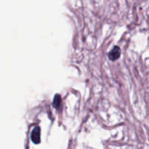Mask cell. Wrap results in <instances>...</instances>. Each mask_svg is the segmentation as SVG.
Masks as SVG:
<instances>
[{"label": "cell", "mask_w": 149, "mask_h": 149, "mask_svg": "<svg viewBox=\"0 0 149 149\" xmlns=\"http://www.w3.org/2000/svg\"><path fill=\"white\" fill-rule=\"evenodd\" d=\"M61 96H60L59 95H56L55 99H54V102H53L54 106H55L56 108H58L60 107V105H61Z\"/></svg>", "instance_id": "obj_3"}, {"label": "cell", "mask_w": 149, "mask_h": 149, "mask_svg": "<svg viewBox=\"0 0 149 149\" xmlns=\"http://www.w3.org/2000/svg\"><path fill=\"white\" fill-rule=\"evenodd\" d=\"M120 55H121L120 48H119L118 46H116L111 50V51L110 53H109V56L111 60H112V61H115V60L118 59V58H119Z\"/></svg>", "instance_id": "obj_1"}, {"label": "cell", "mask_w": 149, "mask_h": 149, "mask_svg": "<svg viewBox=\"0 0 149 149\" xmlns=\"http://www.w3.org/2000/svg\"><path fill=\"white\" fill-rule=\"evenodd\" d=\"M31 139L33 143L36 144L40 142V128L39 127H36L32 131Z\"/></svg>", "instance_id": "obj_2"}]
</instances>
